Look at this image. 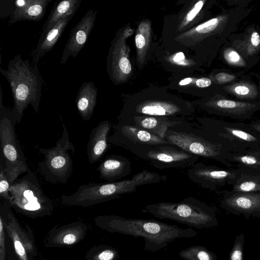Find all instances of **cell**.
<instances>
[{
  "label": "cell",
  "mask_w": 260,
  "mask_h": 260,
  "mask_svg": "<svg viewBox=\"0 0 260 260\" xmlns=\"http://www.w3.org/2000/svg\"><path fill=\"white\" fill-rule=\"evenodd\" d=\"M205 2V1H199L195 4L186 15L185 20L186 22L192 21L196 17L202 9Z\"/></svg>",
  "instance_id": "obj_33"
},
{
  "label": "cell",
  "mask_w": 260,
  "mask_h": 260,
  "mask_svg": "<svg viewBox=\"0 0 260 260\" xmlns=\"http://www.w3.org/2000/svg\"><path fill=\"white\" fill-rule=\"evenodd\" d=\"M246 75L244 70L234 72L228 69H218L211 74L210 79L214 84L223 86L238 81Z\"/></svg>",
  "instance_id": "obj_29"
},
{
  "label": "cell",
  "mask_w": 260,
  "mask_h": 260,
  "mask_svg": "<svg viewBox=\"0 0 260 260\" xmlns=\"http://www.w3.org/2000/svg\"><path fill=\"white\" fill-rule=\"evenodd\" d=\"M228 160L241 171L260 175V147L231 152Z\"/></svg>",
  "instance_id": "obj_24"
},
{
  "label": "cell",
  "mask_w": 260,
  "mask_h": 260,
  "mask_svg": "<svg viewBox=\"0 0 260 260\" xmlns=\"http://www.w3.org/2000/svg\"><path fill=\"white\" fill-rule=\"evenodd\" d=\"M112 231L143 239L146 251L156 252L179 238L195 237L198 233L191 228H182L154 219H132L118 216L107 217Z\"/></svg>",
  "instance_id": "obj_3"
},
{
  "label": "cell",
  "mask_w": 260,
  "mask_h": 260,
  "mask_svg": "<svg viewBox=\"0 0 260 260\" xmlns=\"http://www.w3.org/2000/svg\"><path fill=\"white\" fill-rule=\"evenodd\" d=\"M197 120L199 125L231 143L235 152L260 147V136L248 124L207 117H198Z\"/></svg>",
  "instance_id": "obj_7"
},
{
  "label": "cell",
  "mask_w": 260,
  "mask_h": 260,
  "mask_svg": "<svg viewBox=\"0 0 260 260\" xmlns=\"http://www.w3.org/2000/svg\"><path fill=\"white\" fill-rule=\"evenodd\" d=\"M165 139L189 153L217 161L229 168L235 167L228 160L230 153L235 152L232 144L198 124L187 121L176 124L168 129Z\"/></svg>",
  "instance_id": "obj_1"
},
{
  "label": "cell",
  "mask_w": 260,
  "mask_h": 260,
  "mask_svg": "<svg viewBox=\"0 0 260 260\" xmlns=\"http://www.w3.org/2000/svg\"><path fill=\"white\" fill-rule=\"evenodd\" d=\"M184 260H218L216 255L206 247L193 245L181 250L179 252Z\"/></svg>",
  "instance_id": "obj_28"
},
{
  "label": "cell",
  "mask_w": 260,
  "mask_h": 260,
  "mask_svg": "<svg viewBox=\"0 0 260 260\" xmlns=\"http://www.w3.org/2000/svg\"><path fill=\"white\" fill-rule=\"evenodd\" d=\"M142 212L157 218L174 220L199 229L218 224L214 209L192 197L178 203L160 202L149 204Z\"/></svg>",
  "instance_id": "obj_4"
},
{
  "label": "cell",
  "mask_w": 260,
  "mask_h": 260,
  "mask_svg": "<svg viewBox=\"0 0 260 260\" xmlns=\"http://www.w3.org/2000/svg\"><path fill=\"white\" fill-rule=\"evenodd\" d=\"M2 90L0 103V140L5 160L4 170L13 183L23 173L31 172L15 132L11 111L4 106Z\"/></svg>",
  "instance_id": "obj_5"
},
{
  "label": "cell",
  "mask_w": 260,
  "mask_h": 260,
  "mask_svg": "<svg viewBox=\"0 0 260 260\" xmlns=\"http://www.w3.org/2000/svg\"><path fill=\"white\" fill-rule=\"evenodd\" d=\"M238 168H223L196 162L188 168V178L202 188L215 191L225 185H233L239 174Z\"/></svg>",
  "instance_id": "obj_13"
},
{
  "label": "cell",
  "mask_w": 260,
  "mask_h": 260,
  "mask_svg": "<svg viewBox=\"0 0 260 260\" xmlns=\"http://www.w3.org/2000/svg\"><path fill=\"white\" fill-rule=\"evenodd\" d=\"M11 205L28 213H42L52 207L50 199L43 192L36 175L30 172L11 185Z\"/></svg>",
  "instance_id": "obj_8"
},
{
  "label": "cell",
  "mask_w": 260,
  "mask_h": 260,
  "mask_svg": "<svg viewBox=\"0 0 260 260\" xmlns=\"http://www.w3.org/2000/svg\"><path fill=\"white\" fill-rule=\"evenodd\" d=\"M119 257L118 251L111 247L103 250L98 255L99 260H116Z\"/></svg>",
  "instance_id": "obj_32"
},
{
  "label": "cell",
  "mask_w": 260,
  "mask_h": 260,
  "mask_svg": "<svg viewBox=\"0 0 260 260\" xmlns=\"http://www.w3.org/2000/svg\"><path fill=\"white\" fill-rule=\"evenodd\" d=\"M111 127V123L105 120L92 129L87 145V158L90 164L98 161L108 149L110 144L108 139Z\"/></svg>",
  "instance_id": "obj_19"
},
{
  "label": "cell",
  "mask_w": 260,
  "mask_h": 260,
  "mask_svg": "<svg viewBox=\"0 0 260 260\" xmlns=\"http://www.w3.org/2000/svg\"><path fill=\"white\" fill-rule=\"evenodd\" d=\"M82 0H64L56 1L50 12L42 30L45 33L52 28L59 21L77 12Z\"/></svg>",
  "instance_id": "obj_25"
},
{
  "label": "cell",
  "mask_w": 260,
  "mask_h": 260,
  "mask_svg": "<svg viewBox=\"0 0 260 260\" xmlns=\"http://www.w3.org/2000/svg\"><path fill=\"white\" fill-rule=\"evenodd\" d=\"M244 240L245 237L243 233L236 237L232 249L229 252V260H244Z\"/></svg>",
  "instance_id": "obj_30"
},
{
  "label": "cell",
  "mask_w": 260,
  "mask_h": 260,
  "mask_svg": "<svg viewBox=\"0 0 260 260\" xmlns=\"http://www.w3.org/2000/svg\"><path fill=\"white\" fill-rule=\"evenodd\" d=\"M184 55L182 52L177 53L174 57L173 60L175 62H180L184 59Z\"/></svg>",
  "instance_id": "obj_40"
},
{
  "label": "cell",
  "mask_w": 260,
  "mask_h": 260,
  "mask_svg": "<svg viewBox=\"0 0 260 260\" xmlns=\"http://www.w3.org/2000/svg\"><path fill=\"white\" fill-rule=\"evenodd\" d=\"M73 16L71 15L67 16L50 30L41 34L36 47L31 52L33 64H37L40 59L53 48Z\"/></svg>",
  "instance_id": "obj_21"
},
{
  "label": "cell",
  "mask_w": 260,
  "mask_h": 260,
  "mask_svg": "<svg viewBox=\"0 0 260 260\" xmlns=\"http://www.w3.org/2000/svg\"><path fill=\"white\" fill-rule=\"evenodd\" d=\"M108 142L120 146L141 158L153 146L171 144L149 132L121 121L114 126V132L109 137Z\"/></svg>",
  "instance_id": "obj_9"
},
{
  "label": "cell",
  "mask_w": 260,
  "mask_h": 260,
  "mask_svg": "<svg viewBox=\"0 0 260 260\" xmlns=\"http://www.w3.org/2000/svg\"><path fill=\"white\" fill-rule=\"evenodd\" d=\"M185 121V118L181 117L152 116L127 117L119 119V121L138 127L163 139L169 127Z\"/></svg>",
  "instance_id": "obj_17"
},
{
  "label": "cell",
  "mask_w": 260,
  "mask_h": 260,
  "mask_svg": "<svg viewBox=\"0 0 260 260\" xmlns=\"http://www.w3.org/2000/svg\"><path fill=\"white\" fill-rule=\"evenodd\" d=\"M52 0H17L13 2V9L8 22L11 25L17 21H39L44 16L46 7Z\"/></svg>",
  "instance_id": "obj_18"
},
{
  "label": "cell",
  "mask_w": 260,
  "mask_h": 260,
  "mask_svg": "<svg viewBox=\"0 0 260 260\" xmlns=\"http://www.w3.org/2000/svg\"><path fill=\"white\" fill-rule=\"evenodd\" d=\"M220 54L221 59L228 66L244 71L253 68L227 42L221 48Z\"/></svg>",
  "instance_id": "obj_27"
},
{
  "label": "cell",
  "mask_w": 260,
  "mask_h": 260,
  "mask_svg": "<svg viewBox=\"0 0 260 260\" xmlns=\"http://www.w3.org/2000/svg\"><path fill=\"white\" fill-rule=\"evenodd\" d=\"M202 107L209 113L230 118L245 120L260 110V101H243L221 94L206 98Z\"/></svg>",
  "instance_id": "obj_11"
},
{
  "label": "cell",
  "mask_w": 260,
  "mask_h": 260,
  "mask_svg": "<svg viewBox=\"0 0 260 260\" xmlns=\"http://www.w3.org/2000/svg\"><path fill=\"white\" fill-rule=\"evenodd\" d=\"M239 171V174L232 185V191H260V175L242 171L240 170Z\"/></svg>",
  "instance_id": "obj_26"
},
{
  "label": "cell",
  "mask_w": 260,
  "mask_h": 260,
  "mask_svg": "<svg viewBox=\"0 0 260 260\" xmlns=\"http://www.w3.org/2000/svg\"><path fill=\"white\" fill-rule=\"evenodd\" d=\"M14 245L16 253L23 260H26V255L25 249L19 240L17 235L14 236Z\"/></svg>",
  "instance_id": "obj_34"
},
{
  "label": "cell",
  "mask_w": 260,
  "mask_h": 260,
  "mask_svg": "<svg viewBox=\"0 0 260 260\" xmlns=\"http://www.w3.org/2000/svg\"><path fill=\"white\" fill-rule=\"evenodd\" d=\"M220 207L227 212L236 215L260 218V191L223 192Z\"/></svg>",
  "instance_id": "obj_14"
},
{
  "label": "cell",
  "mask_w": 260,
  "mask_h": 260,
  "mask_svg": "<svg viewBox=\"0 0 260 260\" xmlns=\"http://www.w3.org/2000/svg\"><path fill=\"white\" fill-rule=\"evenodd\" d=\"M135 44L138 49H141L146 44L145 37L141 34H138L135 36Z\"/></svg>",
  "instance_id": "obj_37"
},
{
  "label": "cell",
  "mask_w": 260,
  "mask_h": 260,
  "mask_svg": "<svg viewBox=\"0 0 260 260\" xmlns=\"http://www.w3.org/2000/svg\"><path fill=\"white\" fill-rule=\"evenodd\" d=\"M194 112L193 107L183 102L146 100L125 104L119 119L138 116L176 117L185 118Z\"/></svg>",
  "instance_id": "obj_10"
},
{
  "label": "cell",
  "mask_w": 260,
  "mask_h": 260,
  "mask_svg": "<svg viewBox=\"0 0 260 260\" xmlns=\"http://www.w3.org/2000/svg\"><path fill=\"white\" fill-rule=\"evenodd\" d=\"M230 97L243 101H260V89L250 75L242 79L222 86Z\"/></svg>",
  "instance_id": "obj_22"
},
{
  "label": "cell",
  "mask_w": 260,
  "mask_h": 260,
  "mask_svg": "<svg viewBox=\"0 0 260 260\" xmlns=\"http://www.w3.org/2000/svg\"><path fill=\"white\" fill-rule=\"evenodd\" d=\"M254 75L256 77V78L257 79V80H258L257 84L260 89V72L258 73V74H254Z\"/></svg>",
  "instance_id": "obj_42"
},
{
  "label": "cell",
  "mask_w": 260,
  "mask_h": 260,
  "mask_svg": "<svg viewBox=\"0 0 260 260\" xmlns=\"http://www.w3.org/2000/svg\"><path fill=\"white\" fill-rule=\"evenodd\" d=\"M76 236L73 234H69L64 236L63 242L66 244H72L76 241Z\"/></svg>",
  "instance_id": "obj_38"
},
{
  "label": "cell",
  "mask_w": 260,
  "mask_h": 260,
  "mask_svg": "<svg viewBox=\"0 0 260 260\" xmlns=\"http://www.w3.org/2000/svg\"><path fill=\"white\" fill-rule=\"evenodd\" d=\"M191 81L192 79L191 78L188 77L180 81L179 84L180 85H185L189 84L191 82Z\"/></svg>",
  "instance_id": "obj_41"
},
{
  "label": "cell",
  "mask_w": 260,
  "mask_h": 260,
  "mask_svg": "<svg viewBox=\"0 0 260 260\" xmlns=\"http://www.w3.org/2000/svg\"><path fill=\"white\" fill-rule=\"evenodd\" d=\"M251 2H252L251 0H231L226 1L227 5L232 7H248Z\"/></svg>",
  "instance_id": "obj_36"
},
{
  "label": "cell",
  "mask_w": 260,
  "mask_h": 260,
  "mask_svg": "<svg viewBox=\"0 0 260 260\" xmlns=\"http://www.w3.org/2000/svg\"><path fill=\"white\" fill-rule=\"evenodd\" d=\"M132 165L126 157L112 154L107 156L99 165L97 170L100 177L108 182H114L128 175Z\"/></svg>",
  "instance_id": "obj_20"
},
{
  "label": "cell",
  "mask_w": 260,
  "mask_h": 260,
  "mask_svg": "<svg viewBox=\"0 0 260 260\" xmlns=\"http://www.w3.org/2000/svg\"><path fill=\"white\" fill-rule=\"evenodd\" d=\"M199 156L189 153L172 144H161L152 146L145 152L141 158L158 169L190 168L199 159Z\"/></svg>",
  "instance_id": "obj_12"
},
{
  "label": "cell",
  "mask_w": 260,
  "mask_h": 260,
  "mask_svg": "<svg viewBox=\"0 0 260 260\" xmlns=\"http://www.w3.org/2000/svg\"><path fill=\"white\" fill-rule=\"evenodd\" d=\"M98 89L92 81L84 82L79 88L75 103L77 109L83 120L92 116L96 104Z\"/></svg>",
  "instance_id": "obj_23"
},
{
  "label": "cell",
  "mask_w": 260,
  "mask_h": 260,
  "mask_svg": "<svg viewBox=\"0 0 260 260\" xmlns=\"http://www.w3.org/2000/svg\"><path fill=\"white\" fill-rule=\"evenodd\" d=\"M63 132L55 146L50 148H39L44 159L39 162L40 173L44 179L52 184H65L73 170V161L70 151H75V147L69 138L65 124L62 122Z\"/></svg>",
  "instance_id": "obj_6"
},
{
  "label": "cell",
  "mask_w": 260,
  "mask_h": 260,
  "mask_svg": "<svg viewBox=\"0 0 260 260\" xmlns=\"http://www.w3.org/2000/svg\"><path fill=\"white\" fill-rule=\"evenodd\" d=\"M1 74L9 83L14 100L11 110L15 125L20 122L24 111L31 105L38 113L43 85H45L37 64H31L29 60H23L18 54L11 59L7 70L0 68Z\"/></svg>",
  "instance_id": "obj_2"
},
{
  "label": "cell",
  "mask_w": 260,
  "mask_h": 260,
  "mask_svg": "<svg viewBox=\"0 0 260 260\" xmlns=\"http://www.w3.org/2000/svg\"><path fill=\"white\" fill-rule=\"evenodd\" d=\"M226 42L252 67L260 60V28L254 23L247 26L240 33H234Z\"/></svg>",
  "instance_id": "obj_15"
},
{
  "label": "cell",
  "mask_w": 260,
  "mask_h": 260,
  "mask_svg": "<svg viewBox=\"0 0 260 260\" xmlns=\"http://www.w3.org/2000/svg\"><path fill=\"white\" fill-rule=\"evenodd\" d=\"M97 12L88 10L70 32L60 59V64H65L71 56L76 57L87 42L93 28Z\"/></svg>",
  "instance_id": "obj_16"
},
{
  "label": "cell",
  "mask_w": 260,
  "mask_h": 260,
  "mask_svg": "<svg viewBox=\"0 0 260 260\" xmlns=\"http://www.w3.org/2000/svg\"><path fill=\"white\" fill-rule=\"evenodd\" d=\"M11 183L8 178L4 170L3 166L1 163L0 165V196L7 200L11 204L12 202V197L10 193V186Z\"/></svg>",
  "instance_id": "obj_31"
},
{
  "label": "cell",
  "mask_w": 260,
  "mask_h": 260,
  "mask_svg": "<svg viewBox=\"0 0 260 260\" xmlns=\"http://www.w3.org/2000/svg\"><path fill=\"white\" fill-rule=\"evenodd\" d=\"M250 127L260 136V119L248 124Z\"/></svg>",
  "instance_id": "obj_39"
},
{
  "label": "cell",
  "mask_w": 260,
  "mask_h": 260,
  "mask_svg": "<svg viewBox=\"0 0 260 260\" xmlns=\"http://www.w3.org/2000/svg\"><path fill=\"white\" fill-rule=\"evenodd\" d=\"M196 84L197 86L201 88H205L216 85L213 82L210 78L207 77H202L198 79L196 81Z\"/></svg>",
  "instance_id": "obj_35"
}]
</instances>
